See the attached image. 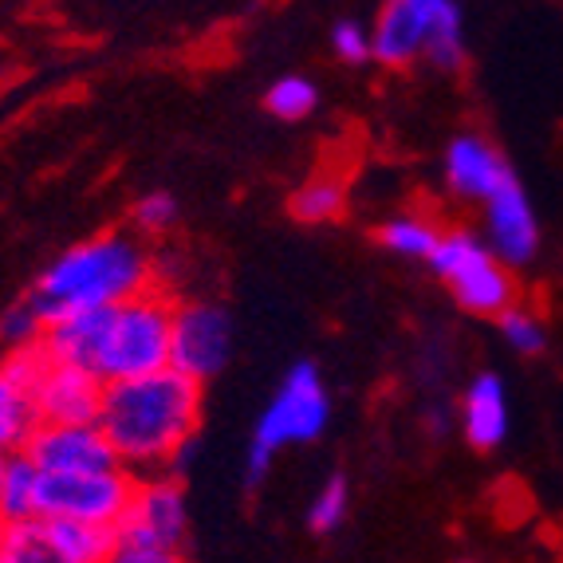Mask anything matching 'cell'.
I'll return each instance as SVG.
<instances>
[{
  "mask_svg": "<svg viewBox=\"0 0 563 563\" xmlns=\"http://www.w3.org/2000/svg\"><path fill=\"white\" fill-rule=\"evenodd\" d=\"M201 406L206 386L189 383L178 371H158L107 386L99 430L134 481L158 477L169 473L181 445L201 438Z\"/></svg>",
  "mask_w": 563,
  "mask_h": 563,
  "instance_id": "1",
  "label": "cell"
},
{
  "mask_svg": "<svg viewBox=\"0 0 563 563\" xmlns=\"http://www.w3.org/2000/svg\"><path fill=\"white\" fill-rule=\"evenodd\" d=\"M158 288L154 256L131 229H107L71 244L24 291L47 323L84 311H111L142 291Z\"/></svg>",
  "mask_w": 563,
  "mask_h": 563,
  "instance_id": "2",
  "label": "cell"
},
{
  "mask_svg": "<svg viewBox=\"0 0 563 563\" xmlns=\"http://www.w3.org/2000/svg\"><path fill=\"white\" fill-rule=\"evenodd\" d=\"M331 426V390L323 383L320 366L311 358H300L288 375L280 378V386L273 390L268 406L261 410L253 426V442L244 453V485L256 488L280 450L288 445H311L320 442Z\"/></svg>",
  "mask_w": 563,
  "mask_h": 563,
  "instance_id": "3",
  "label": "cell"
},
{
  "mask_svg": "<svg viewBox=\"0 0 563 563\" xmlns=\"http://www.w3.org/2000/svg\"><path fill=\"white\" fill-rule=\"evenodd\" d=\"M169 323H174V296L166 288H151L111 308L95 378L111 386L169 371Z\"/></svg>",
  "mask_w": 563,
  "mask_h": 563,
  "instance_id": "4",
  "label": "cell"
},
{
  "mask_svg": "<svg viewBox=\"0 0 563 563\" xmlns=\"http://www.w3.org/2000/svg\"><path fill=\"white\" fill-rule=\"evenodd\" d=\"M236 347L233 311L221 300H174L169 323V371L206 386L229 366Z\"/></svg>",
  "mask_w": 563,
  "mask_h": 563,
  "instance_id": "5",
  "label": "cell"
},
{
  "mask_svg": "<svg viewBox=\"0 0 563 563\" xmlns=\"http://www.w3.org/2000/svg\"><path fill=\"white\" fill-rule=\"evenodd\" d=\"M119 544L126 548H158V552H181L189 536V497L186 481L158 473V477L134 481V497L126 517L114 528Z\"/></svg>",
  "mask_w": 563,
  "mask_h": 563,
  "instance_id": "6",
  "label": "cell"
},
{
  "mask_svg": "<svg viewBox=\"0 0 563 563\" xmlns=\"http://www.w3.org/2000/svg\"><path fill=\"white\" fill-rule=\"evenodd\" d=\"M134 497V477L126 470L95 477H44L40 485V520H76V525L119 528Z\"/></svg>",
  "mask_w": 563,
  "mask_h": 563,
  "instance_id": "7",
  "label": "cell"
},
{
  "mask_svg": "<svg viewBox=\"0 0 563 563\" xmlns=\"http://www.w3.org/2000/svg\"><path fill=\"white\" fill-rule=\"evenodd\" d=\"M481 241L493 253V261L505 264L508 273L528 268L540 253V217L528 201L525 186L517 178L493 194L481 206Z\"/></svg>",
  "mask_w": 563,
  "mask_h": 563,
  "instance_id": "8",
  "label": "cell"
},
{
  "mask_svg": "<svg viewBox=\"0 0 563 563\" xmlns=\"http://www.w3.org/2000/svg\"><path fill=\"white\" fill-rule=\"evenodd\" d=\"M24 457L44 477H95V473L122 470L111 442L99 426H36Z\"/></svg>",
  "mask_w": 563,
  "mask_h": 563,
  "instance_id": "9",
  "label": "cell"
},
{
  "mask_svg": "<svg viewBox=\"0 0 563 563\" xmlns=\"http://www.w3.org/2000/svg\"><path fill=\"white\" fill-rule=\"evenodd\" d=\"M442 178L445 189H450L453 198L465 201V206H485L493 194H497L505 181H512V166L505 162V154L477 131H465L457 139H450L442 154Z\"/></svg>",
  "mask_w": 563,
  "mask_h": 563,
  "instance_id": "10",
  "label": "cell"
},
{
  "mask_svg": "<svg viewBox=\"0 0 563 563\" xmlns=\"http://www.w3.org/2000/svg\"><path fill=\"white\" fill-rule=\"evenodd\" d=\"M103 390L99 378L84 375L76 366H47L36 386V413L44 426H99L103 413Z\"/></svg>",
  "mask_w": 563,
  "mask_h": 563,
  "instance_id": "11",
  "label": "cell"
},
{
  "mask_svg": "<svg viewBox=\"0 0 563 563\" xmlns=\"http://www.w3.org/2000/svg\"><path fill=\"white\" fill-rule=\"evenodd\" d=\"M426 36H430V0H386L371 24L375 64L395 67V71L422 64Z\"/></svg>",
  "mask_w": 563,
  "mask_h": 563,
  "instance_id": "12",
  "label": "cell"
},
{
  "mask_svg": "<svg viewBox=\"0 0 563 563\" xmlns=\"http://www.w3.org/2000/svg\"><path fill=\"white\" fill-rule=\"evenodd\" d=\"M457 426L473 450L488 453L508 442L512 430V406H508V386L497 371H481L470 378L465 395L457 402Z\"/></svg>",
  "mask_w": 563,
  "mask_h": 563,
  "instance_id": "13",
  "label": "cell"
},
{
  "mask_svg": "<svg viewBox=\"0 0 563 563\" xmlns=\"http://www.w3.org/2000/svg\"><path fill=\"white\" fill-rule=\"evenodd\" d=\"M445 288L453 291V300H457L461 311H470L477 320H493V323L520 303L517 273H508L505 264H497L493 256L473 264L470 273H461L457 280H450Z\"/></svg>",
  "mask_w": 563,
  "mask_h": 563,
  "instance_id": "14",
  "label": "cell"
},
{
  "mask_svg": "<svg viewBox=\"0 0 563 563\" xmlns=\"http://www.w3.org/2000/svg\"><path fill=\"white\" fill-rule=\"evenodd\" d=\"M103 331H107V311H84V316H67L59 323H47L44 355L56 366H76V371L95 378Z\"/></svg>",
  "mask_w": 563,
  "mask_h": 563,
  "instance_id": "15",
  "label": "cell"
},
{
  "mask_svg": "<svg viewBox=\"0 0 563 563\" xmlns=\"http://www.w3.org/2000/svg\"><path fill=\"white\" fill-rule=\"evenodd\" d=\"M433 71H461L470 64V40H465V12L453 0H430V36L426 56Z\"/></svg>",
  "mask_w": 563,
  "mask_h": 563,
  "instance_id": "16",
  "label": "cell"
},
{
  "mask_svg": "<svg viewBox=\"0 0 563 563\" xmlns=\"http://www.w3.org/2000/svg\"><path fill=\"white\" fill-rule=\"evenodd\" d=\"M351 186L343 174H311L303 186H296V194L288 198V213L300 225H331L347 213Z\"/></svg>",
  "mask_w": 563,
  "mask_h": 563,
  "instance_id": "17",
  "label": "cell"
},
{
  "mask_svg": "<svg viewBox=\"0 0 563 563\" xmlns=\"http://www.w3.org/2000/svg\"><path fill=\"white\" fill-rule=\"evenodd\" d=\"M40 485H44V473L24 453H12L0 481V525L12 528L40 520Z\"/></svg>",
  "mask_w": 563,
  "mask_h": 563,
  "instance_id": "18",
  "label": "cell"
},
{
  "mask_svg": "<svg viewBox=\"0 0 563 563\" xmlns=\"http://www.w3.org/2000/svg\"><path fill=\"white\" fill-rule=\"evenodd\" d=\"M375 241L383 244L386 253L406 256V261H430V253L438 249V241H442V225H438L433 217L406 209V213L386 217L383 225H378Z\"/></svg>",
  "mask_w": 563,
  "mask_h": 563,
  "instance_id": "19",
  "label": "cell"
},
{
  "mask_svg": "<svg viewBox=\"0 0 563 563\" xmlns=\"http://www.w3.org/2000/svg\"><path fill=\"white\" fill-rule=\"evenodd\" d=\"M36 426H40L36 398L0 375V453H9V457L12 453H24Z\"/></svg>",
  "mask_w": 563,
  "mask_h": 563,
  "instance_id": "20",
  "label": "cell"
},
{
  "mask_svg": "<svg viewBox=\"0 0 563 563\" xmlns=\"http://www.w3.org/2000/svg\"><path fill=\"white\" fill-rule=\"evenodd\" d=\"M44 525L71 563H107L114 555V548H119L114 528L76 525V520H44Z\"/></svg>",
  "mask_w": 563,
  "mask_h": 563,
  "instance_id": "21",
  "label": "cell"
},
{
  "mask_svg": "<svg viewBox=\"0 0 563 563\" xmlns=\"http://www.w3.org/2000/svg\"><path fill=\"white\" fill-rule=\"evenodd\" d=\"M485 256H493L485 249V241H481V233H473V229H442V241H438V249L430 253V273L438 276L442 284L457 280L461 273H470L473 264H481Z\"/></svg>",
  "mask_w": 563,
  "mask_h": 563,
  "instance_id": "22",
  "label": "cell"
},
{
  "mask_svg": "<svg viewBox=\"0 0 563 563\" xmlns=\"http://www.w3.org/2000/svg\"><path fill=\"white\" fill-rule=\"evenodd\" d=\"M0 560L4 563H71L64 555V548L52 540L44 520L4 528V536H0Z\"/></svg>",
  "mask_w": 563,
  "mask_h": 563,
  "instance_id": "23",
  "label": "cell"
},
{
  "mask_svg": "<svg viewBox=\"0 0 563 563\" xmlns=\"http://www.w3.org/2000/svg\"><path fill=\"white\" fill-rule=\"evenodd\" d=\"M320 107V87L308 76H280L264 91V111L280 122H303Z\"/></svg>",
  "mask_w": 563,
  "mask_h": 563,
  "instance_id": "24",
  "label": "cell"
},
{
  "mask_svg": "<svg viewBox=\"0 0 563 563\" xmlns=\"http://www.w3.org/2000/svg\"><path fill=\"white\" fill-rule=\"evenodd\" d=\"M47 320L36 311L29 296L12 300L0 311V351H24V347H44Z\"/></svg>",
  "mask_w": 563,
  "mask_h": 563,
  "instance_id": "25",
  "label": "cell"
},
{
  "mask_svg": "<svg viewBox=\"0 0 563 563\" xmlns=\"http://www.w3.org/2000/svg\"><path fill=\"white\" fill-rule=\"evenodd\" d=\"M181 221V206L169 189H151L131 206V233L139 241H158Z\"/></svg>",
  "mask_w": 563,
  "mask_h": 563,
  "instance_id": "26",
  "label": "cell"
},
{
  "mask_svg": "<svg viewBox=\"0 0 563 563\" xmlns=\"http://www.w3.org/2000/svg\"><path fill=\"white\" fill-rule=\"evenodd\" d=\"M497 331L500 339H505L508 351H517V355L532 358L540 355V351L548 347V323L544 316L536 308H528V303H517L512 311H505L497 320Z\"/></svg>",
  "mask_w": 563,
  "mask_h": 563,
  "instance_id": "27",
  "label": "cell"
},
{
  "mask_svg": "<svg viewBox=\"0 0 563 563\" xmlns=\"http://www.w3.org/2000/svg\"><path fill=\"white\" fill-rule=\"evenodd\" d=\"M351 512V481L343 473H331L320 488H316V497L308 505V528L316 536H331Z\"/></svg>",
  "mask_w": 563,
  "mask_h": 563,
  "instance_id": "28",
  "label": "cell"
},
{
  "mask_svg": "<svg viewBox=\"0 0 563 563\" xmlns=\"http://www.w3.org/2000/svg\"><path fill=\"white\" fill-rule=\"evenodd\" d=\"M331 56L347 67L375 64V47H371V24L358 16H343L331 24Z\"/></svg>",
  "mask_w": 563,
  "mask_h": 563,
  "instance_id": "29",
  "label": "cell"
},
{
  "mask_svg": "<svg viewBox=\"0 0 563 563\" xmlns=\"http://www.w3.org/2000/svg\"><path fill=\"white\" fill-rule=\"evenodd\" d=\"M47 366H52V358L44 355V347L4 351V355H0V375L9 378L12 386H20V390H29V395H36V386H40V378L47 375Z\"/></svg>",
  "mask_w": 563,
  "mask_h": 563,
  "instance_id": "30",
  "label": "cell"
},
{
  "mask_svg": "<svg viewBox=\"0 0 563 563\" xmlns=\"http://www.w3.org/2000/svg\"><path fill=\"white\" fill-rule=\"evenodd\" d=\"M107 563H189L181 552H158V548H126L119 544Z\"/></svg>",
  "mask_w": 563,
  "mask_h": 563,
  "instance_id": "31",
  "label": "cell"
},
{
  "mask_svg": "<svg viewBox=\"0 0 563 563\" xmlns=\"http://www.w3.org/2000/svg\"><path fill=\"white\" fill-rule=\"evenodd\" d=\"M4 465H9V453H0V481H4Z\"/></svg>",
  "mask_w": 563,
  "mask_h": 563,
  "instance_id": "32",
  "label": "cell"
},
{
  "mask_svg": "<svg viewBox=\"0 0 563 563\" xmlns=\"http://www.w3.org/2000/svg\"><path fill=\"white\" fill-rule=\"evenodd\" d=\"M457 563H473V560H457Z\"/></svg>",
  "mask_w": 563,
  "mask_h": 563,
  "instance_id": "33",
  "label": "cell"
},
{
  "mask_svg": "<svg viewBox=\"0 0 563 563\" xmlns=\"http://www.w3.org/2000/svg\"><path fill=\"white\" fill-rule=\"evenodd\" d=\"M0 536H4V525H0Z\"/></svg>",
  "mask_w": 563,
  "mask_h": 563,
  "instance_id": "34",
  "label": "cell"
},
{
  "mask_svg": "<svg viewBox=\"0 0 563 563\" xmlns=\"http://www.w3.org/2000/svg\"><path fill=\"white\" fill-rule=\"evenodd\" d=\"M0 355H4V351H0Z\"/></svg>",
  "mask_w": 563,
  "mask_h": 563,
  "instance_id": "35",
  "label": "cell"
},
{
  "mask_svg": "<svg viewBox=\"0 0 563 563\" xmlns=\"http://www.w3.org/2000/svg\"><path fill=\"white\" fill-rule=\"evenodd\" d=\"M0 563H4V560H0Z\"/></svg>",
  "mask_w": 563,
  "mask_h": 563,
  "instance_id": "36",
  "label": "cell"
}]
</instances>
